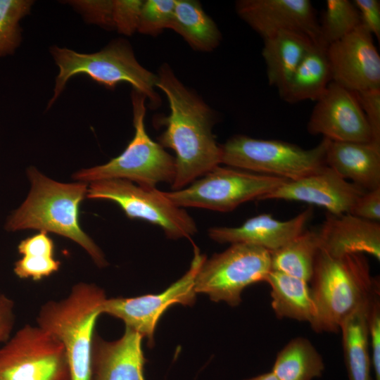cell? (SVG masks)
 <instances>
[{
  "mask_svg": "<svg viewBox=\"0 0 380 380\" xmlns=\"http://www.w3.org/2000/svg\"><path fill=\"white\" fill-rule=\"evenodd\" d=\"M331 82L357 92L380 89V56L373 36L361 24L328 45Z\"/></svg>",
  "mask_w": 380,
  "mask_h": 380,
  "instance_id": "cell-14",
  "label": "cell"
},
{
  "mask_svg": "<svg viewBox=\"0 0 380 380\" xmlns=\"http://www.w3.org/2000/svg\"><path fill=\"white\" fill-rule=\"evenodd\" d=\"M344 179L327 165L296 180L286 181L261 201L284 200L305 202L322 207L328 213H350L365 192Z\"/></svg>",
  "mask_w": 380,
  "mask_h": 380,
  "instance_id": "cell-15",
  "label": "cell"
},
{
  "mask_svg": "<svg viewBox=\"0 0 380 380\" xmlns=\"http://www.w3.org/2000/svg\"><path fill=\"white\" fill-rule=\"evenodd\" d=\"M194 253L189 270L162 293L133 298H106L101 306V314L122 319L125 327L146 337L149 347H152L155 329L163 312L172 305H191L195 302V278L206 257L194 244Z\"/></svg>",
  "mask_w": 380,
  "mask_h": 380,
  "instance_id": "cell-12",
  "label": "cell"
},
{
  "mask_svg": "<svg viewBox=\"0 0 380 380\" xmlns=\"http://www.w3.org/2000/svg\"><path fill=\"white\" fill-rule=\"evenodd\" d=\"M265 282L271 288V305L278 317L307 322L313 326L317 318V308L307 281L271 270Z\"/></svg>",
  "mask_w": 380,
  "mask_h": 380,
  "instance_id": "cell-23",
  "label": "cell"
},
{
  "mask_svg": "<svg viewBox=\"0 0 380 380\" xmlns=\"http://www.w3.org/2000/svg\"><path fill=\"white\" fill-rule=\"evenodd\" d=\"M380 293L371 299L368 312L369 339L372 349L371 362L374 380H380Z\"/></svg>",
  "mask_w": 380,
  "mask_h": 380,
  "instance_id": "cell-34",
  "label": "cell"
},
{
  "mask_svg": "<svg viewBox=\"0 0 380 380\" xmlns=\"http://www.w3.org/2000/svg\"><path fill=\"white\" fill-rule=\"evenodd\" d=\"M50 51L59 71L48 108L60 96L68 80L78 74L87 75L110 89L120 83H129L133 89L148 99L151 108L161 104L160 97L155 90L157 75L137 61L131 46L124 39L115 40L93 53H81L56 46Z\"/></svg>",
  "mask_w": 380,
  "mask_h": 380,
  "instance_id": "cell-5",
  "label": "cell"
},
{
  "mask_svg": "<svg viewBox=\"0 0 380 380\" xmlns=\"http://www.w3.org/2000/svg\"><path fill=\"white\" fill-rule=\"evenodd\" d=\"M325 164L366 191L380 188V145L329 140Z\"/></svg>",
  "mask_w": 380,
  "mask_h": 380,
  "instance_id": "cell-20",
  "label": "cell"
},
{
  "mask_svg": "<svg viewBox=\"0 0 380 380\" xmlns=\"http://www.w3.org/2000/svg\"><path fill=\"white\" fill-rule=\"evenodd\" d=\"M317 232L319 248L333 256L369 254L380 260V224L350 213H327Z\"/></svg>",
  "mask_w": 380,
  "mask_h": 380,
  "instance_id": "cell-19",
  "label": "cell"
},
{
  "mask_svg": "<svg viewBox=\"0 0 380 380\" xmlns=\"http://www.w3.org/2000/svg\"><path fill=\"white\" fill-rule=\"evenodd\" d=\"M146 99L142 94L132 90L134 135L125 150L105 164L74 172V180L89 184L103 179H120L148 189L156 188L160 182L173 183L176 175L175 157L152 140L146 130Z\"/></svg>",
  "mask_w": 380,
  "mask_h": 380,
  "instance_id": "cell-6",
  "label": "cell"
},
{
  "mask_svg": "<svg viewBox=\"0 0 380 380\" xmlns=\"http://www.w3.org/2000/svg\"><path fill=\"white\" fill-rule=\"evenodd\" d=\"M329 139L323 138L314 148L277 139H262L237 134L220 145L221 163L256 174L296 180L325 164Z\"/></svg>",
  "mask_w": 380,
  "mask_h": 380,
  "instance_id": "cell-7",
  "label": "cell"
},
{
  "mask_svg": "<svg viewBox=\"0 0 380 380\" xmlns=\"http://www.w3.org/2000/svg\"><path fill=\"white\" fill-rule=\"evenodd\" d=\"M361 25L369 33L380 39V1L379 0H354Z\"/></svg>",
  "mask_w": 380,
  "mask_h": 380,
  "instance_id": "cell-37",
  "label": "cell"
},
{
  "mask_svg": "<svg viewBox=\"0 0 380 380\" xmlns=\"http://www.w3.org/2000/svg\"><path fill=\"white\" fill-rule=\"evenodd\" d=\"M307 129L333 141H372L371 129L355 93L334 82L316 101Z\"/></svg>",
  "mask_w": 380,
  "mask_h": 380,
  "instance_id": "cell-13",
  "label": "cell"
},
{
  "mask_svg": "<svg viewBox=\"0 0 380 380\" xmlns=\"http://www.w3.org/2000/svg\"><path fill=\"white\" fill-rule=\"evenodd\" d=\"M350 213L364 220L379 222L380 188L365 191L358 198Z\"/></svg>",
  "mask_w": 380,
  "mask_h": 380,
  "instance_id": "cell-36",
  "label": "cell"
},
{
  "mask_svg": "<svg viewBox=\"0 0 380 380\" xmlns=\"http://www.w3.org/2000/svg\"><path fill=\"white\" fill-rule=\"evenodd\" d=\"M170 29L181 35L189 46L199 51H211L222 39L214 20L195 0H175Z\"/></svg>",
  "mask_w": 380,
  "mask_h": 380,
  "instance_id": "cell-25",
  "label": "cell"
},
{
  "mask_svg": "<svg viewBox=\"0 0 380 380\" xmlns=\"http://www.w3.org/2000/svg\"><path fill=\"white\" fill-rule=\"evenodd\" d=\"M87 198L112 201L128 218L157 225L170 239H190L198 230L191 216L156 188L141 187L125 179H103L88 184Z\"/></svg>",
  "mask_w": 380,
  "mask_h": 380,
  "instance_id": "cell-10",
  "label": "cell"
},
{
  "mask_svg": "<svg viewBox=\"0 0 380 380\" xmlns=\"http://www.w3.org/2000/svg\"><path fill=\"white\" fill-rule=\"evenodd\" d=\"M319 249L317 231H304L279 248L270 252L271 270L310 282Z\"/></svg>",
  "mask_w": 380,
  "mask_h": 380,
  "instance_id": "cell-26",
  "label": "cell"
},
{
  "mask_svg": "<svg viewBox=\"0 0 380 380\" xmlns=\"http://www.w3.org/2000/svg\"><path fill=\"white\" fill-rule=\"evenodd\" d=\"M32 4L30 0H0V57L13 53L19 46V23L30 13Z\"/></svg>",
  "mask_w": 380,
  "mask_h": 380,
  "instance_id": "cell-30",
  "label": "cell"
},
{
  "mask_svg": "<svg viewBox=\"0 0 380 380\" xmlns=\"http://www.w3.org/2000/svg\"><path fill=\"white\" fill-rule=\"evenodd\" d=\"M175 0L144 1L137 32L157 36L165 29L169 28L172 20Z\"/></svg>",
  "mask_w": 380,
  "mask_h": 380,
  "instance_id": "cell-31",
  "label": "cell"
},
{
  "mask_svg": "<svg viewBox=\"0 0 380 380\" xmlns=\"http://www.w3.org/2000/svg\"><path fill=\"white\" fill-rule=\"evenodd\" d=\"M27 176L30 184L29 193L7 217L6 230L36 229L56 234L77 243L98 267L107 266L103 251L80 224V206L87 198L88 184L58 182L34 166L27 169Z\"/></svg>",
  "mask_w": 380,
  "mask_h": 380,
  "instance_id": "cell-2",
  "label": "cell"
},
{
  "mask_svg": "<svg viewBox=\"0 0 380 380\" xmlns=\"http://www.w3.org/2000/svg\"><path fill=\"white\" fill-rule=\"evenodd\" d=\"M235 9L262 39L284 30L320 39L319 20L309 0H239Z\"/></svg>",
  "mask_w": 380,
  "mask_h": 380,
  "instance_id": "cell-16",
  "label": "cell"
},
{
  "mask_svg": "<svg viewBox=\"0 0 380 380\" xmlns=\"http://www.w3.org/2000/svg\"><path fill=\"white\" fill-rule=\"evenodd\" d=\"M106 298L99 286L80 282L65 298L48 301L38 313L37 325L64 346L70 380H91L94 329Z\"/></svg>",
  "mask_w": 380,
  "mask_h": 380,
  "instance_id": "cell-4",
  "label": "cell"
},
{
  "mask_svg": "<svg viewBox=\"0 0 380 380\" xmlns=\"http://www.w3.org/2000/svg\"><path fill=\"white\" fill-rule=\"evenodd\" d=\"M142 338L128 327H125L122 336L114 341L94 336L91 380H146Z\"/></svg>",
  "mask_w": 380,
  "mask_h": 380,
  "instance_id": "cell-18",
  "label": "cell"
},
{
  "mask_svg": "<svg viewBox=\"0 0 380 380\" xmlns=\"http://www.w3.org/2000/svg\"><path fill=\"white\" fill-rule=\"evenodd\" d=\"M0 380H70L64 346L39 326H23L0 348Z\"/></svg>",
  "mask_w": 380,
  "mask_h": 380,
  "instance_id": "cell-11",
  "label": "cell"
},
{
  "mask_svg": "<svg viewBox=\"0 0 380 380\" xmlns=\"http://www.w3.org/2000/svg\"><path fill=\"white\" fill-rule=\"evenodd\" d=\"M312 215V208L285 221L277 220L270 214H261L248 219L239 227H213L208 233L212 240L220 243H246L271 252L304 232Z\"/></svg>",
  "mask_w": 380,
  "mask_h": 380,
  "instance_id": "cell-17",
  "label": "cell"
},
{
  "mask_svg": "<svg viewBox=\"0 0 380 380\" xmlns=\"http://www.w3.org/2000/svg\"><path fill=\"white\" fill-rule=\"evenodd\" d=\"M372 297L347 317L340 327L349 380H372L368 312Z\"/></svg>",
  "mask_w": 380,
  "mask_h": 380,
  "instance_id": "cell-24",
  "label": "cell"
},
{
  "mask_svg": "<svg viewBox=\"0 0 380 380\" xmlns=\"http://www.w3.org/2000/svg\"><path fill=\"white\" fill-rule=\"evenodd\" d=\"M90 23L96 24L103 28L113 30V1L109 0H77L69 1Z\"/></svg>",
  "mask_w": 380,
  "mask_h": 380,
  "instance_id": "cell-33",
  "label": "cell"
},
{
  "mask_svg": "<svg viewBox=\"0 0 380 380\" xmlns=\"http://www.w3.org/2000/svg\"><path fill=\"white\" fill-rule=\"evenodd\" d=\"M245 380H279L272 372Z\"/></svg>",
  "mask_w": 380,
  "mask_h": 380,
  "instance_id": "cell-39",
  "label": "cell"
},
{
  "mask_svg": "<svg viewBox=\"0 0 380 380\" xmlns=\"http://www.w3.org/2000/svg\"><path fill=\"white\" fill-rule=\"evenodd\" d=\"M270 271L269 251L250 243H232L224 251L204 260L196 274L194 290L208 294L213 301L236 306L241 302L243 289L265 281Z\"/></svg>",
  "mask_w": 380,
  "mask_h": 380,
  "instance_id": "cell-9",
  "label": "cell"
},
{
  "mask_svg": "<svg viewBox=\"0 0 380 380\" xmlns=\"http://www.w3.org/2000/svg\"><path fill=\"white\" fill-rule=\"evenodd\" d=\"M288 180L231 167H215L179 190L163 191L179 208L230 212L241 204L261 199Z\"/></svg>",
  "mask_w": 380,
  "mask_h": 380,
  "instance_id": "cell-8",
  "label": "cell"
},
{
  "mask_svg": "<svg viewBox=\"0 0 380 380\" xmlns=\"http://www.w3.org/2000/svg\"><path fill=\"white\" fill-rule=\"evenodd\" d=\"M317 332L340 331L343 320L379 291L364 254L333 256L319 249L310 280Z\"/></svg>",
  "mask_w": 380,
  "mask_h": 380,
  "instance_id": "cell-3",
  "label": "cell"
},
{
  "mask_svg": "<svg viewBox=\"0 0 380 380\" xmlns=\"http://www.w3.org/2000/svg\"><path fill=\"white\" fill-rule=\"evenodd\" d=\"M143 3L141 0H113L114 29L127 36L137 31Z\"/></svg>",
  "mask_w": 380,
  "mask_h": 380,
  "instance_id": "cell-32",
  "label": "cell"
},
{
  "mask_svg": "<svg viewBox=\"0 0 380 380\" xmlns=\"http://www.w3.org/2000/svg\"><path fill=\"white\" fill-rule=\"evenodd\" d=\"M14 324V302L0 293V343H4L10 338Z\"/></svg>",
  "mask_w": 380,
  "mask_h": 380,
  "instance_id": "cell-38",
  "label": "cell"
},
{
  "mask_svg": "<svg viewBox=\"0 0 380 380\" xmlns=\"http://www.w3.org/2000/svg\"><path fill=\"white\" fill-rule=\"evenodd\" d=\"M18 251L22 258L15 262L13 272L20 279L39 281L61 267V262L54 257L53 241L47 232L41 231L23 239L18 245Z\"/></svg>",
  "mask_w": 380,
  "mask_h": 380,
  "instance_id": "cell-28",
  "label": "cell"
},
{
  "mask_svg": "<svg viewBox=\"0 0 380 380\" xmlns=\"http://www.w3.org/2000/svg\"><path fill=\"white\" fill-rule=\"evenodd\" d=\"M324 369L323 360L309 340L296 337L277 354L272 372L279 380H312Z\"/></svg>",
  "mask_w": 380,
  "mask_h": 380,
  "instance_id": "cell-27",
  "label": "cell"
},
{
  "mask_svg": "<svg viewBox=\"0 0 380 380\" xmlns=\"http://www.w3.org/2000/svg\"><path fill=\"white\" fill-rule=\"evenodd\" d=\"M157 76L156 87L165 94L170 113L156 116L154 122L165 127L158 137V144L175 153L176 175L171 188L179 190L221 164V147L213 133L217 119L168 64L160 65Z\"/></svg>",
  "mask_w": 380,
  "mask_h": 380,
  "instance_id": "cell-1",
  "label": "cell"
},
{
  "mask_svg": "<svg viewBox=\"0 0 380 380\" xmlns=\"http://www.w3.org/2000/svg\"><path fill=\"white\" fill-rule=\"evenodd\" d=\"M319 24L320 39L329 45L352 32L361 22L353 1L327 0Z\"/></svg>",
  "mask_w": 380,
  "mask_h": 380,
  "instance_id": "cell-29",
  "label": "cell"
},
{
  "mask_svg": "<svg viewBox=\"0 0 380 380\" xmlns=\"http://www.w3.org/2000/svg\"><path fill=\"white\" fill-rule=\"evenodd\" d=\"M328 45L320 39L306 53L285 85L279 90L286 102L317 101L331 82Z\"/></svg>",
  "mask_w": 380,
  "mask_h": 380,
  "instance_id": "cell-21",
  "label": "cell"
},
{
  "mask_svg": "<svg viewBox=\"0 0 380 380\" xmlns=\"http://www.w3.org/2000/svg\"><path fill=\"white\" fill-rule=\"evenodd\" d=\"M372 132V142L380 145V89L355 92Z\"/></svg>",
  "mask_w": 380,
  "mask_h": 380,
  "instance_id": "cell-35",
  "label": "cell"
},
{
  "mask_svg": "<svg viewBox=\"0 0 380 380\" xmlns=\"http://www.w3.org/2000/svg\"><path fill=\"white\" fill-rule=\"evenodd\" d=\"M315 41L296 31L279 32L263 39L262 56L268 82L279 91Z\"/></svg>",
  "mask_w": 380,
  "mask_h": 380,
  "instance_id": "cell-22",
  "label": "cell"
}]
</instances>
